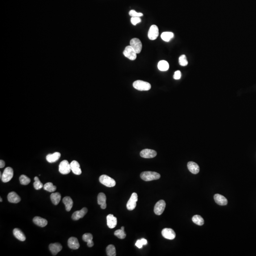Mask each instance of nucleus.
Segmentation results:
<instances>
[{"instance_id": "4468645a", "label": "nucleus", "mask_w": 256, "mask_h": 256, "mask_svg": "<svg viewBox=\"0 0 256 256\" xmlns=\"http://www.w3.org/2000/svg\"><path fill=\"white\" fill-rule=\"evenodd\" d=\"M107 223L108 227L113 229L117 225V218L114 217L113 214H109L107 216Z\"/></svg>"}, {"instance_id": "f704fd0d", "label": "nucleus", "mask_w": 256, "mask_h": 256, "mask_svg": "<svg viewBox=\"0 0 256 256\" xmlns=\"http://www.w3.org/2000/svg\"><path fill=\"white\" fill-rule=\"evenodd\" d=\"M114 235L120 239H124L126 237V234L124 232V230L121 229L117 230L114 232Z\"/></svg>"}, {"instance_id": "2eb2a0df", "label": "nucleus", "mask_w": 256, "mask_h": 256, "mask_svg": "<svg viewBox=\"0 0 256 256\" xmlns=\"http://www.w3.org/2000/svg\"><path fill=\"white\" fill-rule=\"evenodd\" d=\"M71 171L75 175H80L82 174V170L80 168L79 163L77 161L74 160L70 163Z\"/></svg>"}, {"instance_id": "79ce46f5", "label": "nucleus", "mask_w": 256, "mask_h": 256, "mask_svg": "<svg viewBox=\"0 0 256 256\" xmlns=\"http://www.w3.org/2000/svg\"><path fill=\"white\" fill-rule=\"evenodd\" d=\"M141 242H142V243H143V245H146L147 244L148 241L146 239L143 238V239H141Z\"/></svg>"}, {"instance_id": "5701e85b", "label": "nucleus", "mask_w": 256, "mask_h": 256, "mask_svg": "<svg viewBox=\"0 0 256 256\" xmlns=\"http://www.w3.org/2000/svg\"><path fill=\"white\" fill-rule=\"evenodd\" d=\"M33 222H34L36 225H37L38 226H40L41 227H44L47 224V220L44 219V218H41L40 217L36 216L33 218Z\"/></svg>"}, {"instance_id": "f8f14e48", "label": "nucleus", "mask_w": 256, "mask_h": 256, "mask_svg": "<svg viewBox=\"0 0 256 256\" xmlns=\"http://www.w3.org/2000/svg\"><path fill=\"white\" fill-rule=\"evenodd\" d=\"M156 152L155 150L150 149H144L141 151L140 155L142 158L145 159H151L156 156Z\"/></svg>"}, {"instance_id": "c03bdc74", "label": "nucleus", "mask_w": 256, "mask_h": 256, "mask_svg": "<svg viewBox=\"0 0 256 256\" xmlns=\"http://www.w3.org/2000/svg\"><path fill=\"white\" fill-rule=\"evenodd\" d=\"M2 175H1V172H0V176H1V177H2Z\"/></svg>"}, {"instance_id": "e433bc0d", "label": "nucleus", "mask_w": 256, "mask_h": 256, "mask_svg": "<svg viewBox=\"0 0 256 256\" xmlns=\"http://www.w3.org/2000/svg\"><path fill=\"white\" fill-rule=\"evenodd\" d=\"M129 15L132 17H140L143 16V14L141 12H137L134 10H131L129 12Z\"/></svg>"}, {"instance_id": "9b49d317", "label": "nucleus", "mask_w": 256, "mask_h": 256, "mask_svg": "<svg viewBox=\"0 0 256 256\" xmlns=\"http://www.w3.org/2000/svg\"><path fill=\"white\" fill-rule=\"evenodd\" d=\"M162 235L165 239L173 240L176 237V233L172 229L165 228L162 231Z\"/></svg>"}, {"instance_id": "423d86ee", "label": "nucleus", "mask_w": 256, "mask_h": 256, "mask_svg": "<svg viewBox=\"0 0 256 256\" xmlns=\"http://www.w3.org/2000/svg\"><path fill=\"white\" fill-rule=\"evenodd\" d=\"M123 54L125 57L131 60H134L136 59L137 54L130 46H128L125 47Z\"/></svg>"}, {"instance_id": "c756f323", "label": "nucleus", "mask_w": 256, "mask_h": 256, "mask_svg": "<svg viewBox=\"0 0 256 256\" xmlns=\"http://www.w3.org/2000/svg\"><path fill=\"white\" fill-rule=\"evenodd\" d=\"M192 221L195 224L199 226H202L204 224V219L199 215L194 216L192 218Z\"/></svg>"}, {"instance_id": "39448f33", "label": "nucleus", "mask_w": 256, "mask_h": 256, "mask_svg": "<svg viewBox=\"0 0 256 256\" xmlns=\"http://www.w3.org/2000/svg\"><path fill=\"white\" fill-rule=\"evenodd\" d=\"M71 171L70 164L69 163L68 161L64 160L61 162L59 165V171L61 174L67 175Z\"/></svg>"}, {"instance_id": "9d476101", "label": "nucleus", "mask_w": 256, "mask_h": 256, "mask_svg": "<svg viewBox=\"0 0 256 256\" xmlns=\"http://www.w3.org/2000/svg\"><path fill=\"white\" fill-rule=\"evenodd\" d=\"M159 35V30L158 26L156 25H152L150 27L148 30V36L150 40H154L158 38Z\"/></svg>"}, {"instance_id": "2f4dec72", "label": "nucleus", "mask_w": 256, "mask_h": 256, "mask_svg": "<svg viewBox=\"0 0 256 256\" xmlns=\"http://www.w3.org/2000/svg\"><path fill=\"white\" fill-rule=\"evenodd\" d=\"M57 187L55 185L51 182L47 183L44 185V189L49 192H53L55 191Z\"/></svg>"}, {"instance_id": "c85d7f7f", "label": "nucleus", "mask_w": 256, "mask_h": 256, "mask_svg": "<svg viewBox=\"0 0 256 256\" xmlns=\"http://www.w3.org/2000/svg\"><path fill=\"white\" fill-rule=\"evenodd\" d=\"M174 37V34L171 32H164L162 33L161 38L163 40L166 42L170 41Z\"/></svg>"}, {"instance_id": "ea45409f", "label": "nucleus", "mask_w": 256, "mask_h": 256, "mask_svg": "<svg viewBox=\"0 0 256 256\" xmlns=\"http://www.w3.org/2000/svg\"><path fill=\"white\" fill-rule=\"evenodd\" d=\"M135 245L137 247H138V248H142L143 244L141 240H137L136 242L135 243Z\"/></svg>"}, {"instance_id": "37998d69", "label": "nucleus", "mask_w": 256, "mask_h": 256, "mask_svg": "<svg viewBox=\"0 0 256 256\" xmlns=\"http://www.w3.org/2000/svg\"><path fill=\"white\" fill-rule=\"evenodd\" d=\"M121 229L122 230H124V227L122 226V227H121Z\"/></svg>"}, {"instance_id": "393cba45", "label": "nucleus", "mask_w": 256, "mask_h": 256, "mask_svg": "<svg viewBox=\"0 0 256 256\" xmlns=\"http://www.w3.org/2000/svg\"><path fill=\"white\" fill-rule=\"evenodd\" d=\"M63 202L64 204L65 207H66V210L67 211H70L71 210L72 208L73 205V201L72 199H71V197L69 196H66L63 199Z\"/></svg>"}, {"instance_id": "a878e982", "label": "nucleus", "mask_w": 256, "mask_h": 256, "mask_svg": "<svg viewBox=\"0 0 256 256\" xmlns=\"http://www.w3.org/2000/svg\"><path fill=\"white\" fill-rule=\"evenodd\" d=\"M93 236L92 234L89 233H85L83 235V240L84 242H87V246L89 247H92L94 245V243L93 242Z\"/></svg>"}, {"instance_id": "58836bf2", "label": "nucleus", "mask_w": 256, "mask_h": 256, "mask_svg": "<svg viewBox=\"0 0 256 256\" xmlns=\"http://www.w3.org/2000/svg\"><path fill=\"white\" fill-rule=\"evenodd\" d=\"M173 77L174 78L175 80H179V79H180L181 78V73L179 70L176 71L175 73H174Z\"/></svg>"}, {"instance_id": "f3484780", "label": "nucleus", "mask_w": 256, "mask_h": 256, "mask_svg": "<svg viewBox=\"0 0 256 256\" xmlns=\"http://www.w3.org/2000/svg\"><path fill=\"white\" fill-rule=\"evenodd\" d=\"M97 202L98 205H100L102 209H105L106 208V197L104 194L103 193L99 194L97 198Z\"/></svg>"}, {"instance_id": "72a5a7b5", "label": "nucleus", "mask_w": 256, "mask_h": 256, "mask_svg": "<svg viewBox=\"0 0 256 256\" xmlns=\"http://www.w3.org/2000/svg\"><path fill=\"white\" fill-rule=\"evenodd\" d=\"M34 180H35V182L33 184V185H34L35 189L36 190H40L41 188L44 187L42 183L40 181V180H39V179L37 176L34 177Z\"/></svg>"}, {"instance_id": "6ab92c4d", "label": "nucleus", "mask_w": 256, "mask_h": 256, "mask_svg": "<svg viewBox=\"0 0 256 256\" xmlns=\"http://www.w3.org/2000/svg\"><path fill=\"white\" fill-rule=\"evenodd\" d=\"M214 201L220 205H226L228 204V200L224 196L221 194H216L214 196Z\"/></svg>"}, {"instance_id": "c9c22d12", "label": "nucleus", "mask_w": 256, "mask_h": 256, "mask_svg": "<svg viewBox=\"0 0 256 256\" xmlns=\"http://www.w3.org/2000/svg\"><path fill=\"white\" fill-rule=\"evenodd\" d=\"M179 63L180 66H186L187 65L188 61L187 60V57L185 55H182L179 58Z\"/></svg>"}, {"instance_id": "ddd939ff", "label": "nucleus", "mask_w": 256, "mask_h": 256, "mask_svg": "<svg viewBox=\"0 0 256 256\" xmlns=\"http://www.w3.org/2000/svg\"><path fill=\"white\" fill-rule=\"evenodd\" d=\"M87 211L88 210L86 208H83L81 210L77 211L74 212L72 216V218L75 221L78 220L81 218H83L85 214H86Z\"/></svg>"}, {"instance_id": "1a4fd4ad", "label": "nucleus", "mask_w": 256, "mask_h": 256, "mask_svg": "<svg viewBox=\"0 0 256 256\" xmlns=\"http://www.w3.org/2000/svg\"><path fill=\"white\" fill-rule=\"evenodd\" d=\"M130 46L134 49L137 54H139L142 50V43L141 40L137 38L131 39L130 41Z\"/></svg>"}, {"instance_id": "4be33fe9", "label": "nucleus", "mask_w": 256, "mask_h": 256, "mask_svg": "<svg viewBox=\"0 0 256 256\" xmlns=\"http://www.w3.org/2000/svg\"><path fill=\"white\" fill-rule=\"evenodd\" d=\"M187 167L188 170L194 174H197L199 172V167L194 162H189L187 163Z\"/></svg>"}, {"instance_id": "a211bd4d", "label": "nucleus", "mask_w": 256, "mask_h": 256, "mask_svg": "<svg viewBox=\"0 0 256 256\" xmlns=\"http://www.w3.org/2000/svg\"><path fill=\"white\" fill-rule=\"evenodd\" d=\"M68 246L69 248L73 250H78L80 247L78 239L75 237H71L68 239Z\"/></svg>"}, {"instance_id": "473e14b6", "label": "nucleus", "mask_w": 256, "mask_h": 256, "mask_svg": "<svg viewBox=\"0 0 256 256\" xmlns=\"http://www.w3.org/2000/svg\"><path fill=\"white\" fill-rule=\"evenodd\" d=\"M30 179L28 176L24 175H22L20 176V183L23 185H28L30 182Z\"/></svg>"}, {"instance_id": "6e6552de", "label": "nucleus", "mask_w": 256, "mask_h": 256, "mask_svg": "<svg viewBox=\"0 0 256 256\" xmlns=\"http://www.w3.org/2000/svg\"><path fill=\"white\" fill-rule=\"evenodd\" d=\"M138 194L136 193H132L127 204V208L128 210L132 211L136 207V202L138 201Z\"/></svg>"}, {"instance_id": "f257e3e1", "label": "nucleus", "mask_w": 256, "mask_h": 256, "mask_svg": "<svg viewBox=\"0 0 256 256\" xmlns=\"http://www.w3.org/2000/svg\"><path fill=\"white\" fill-rule=\"evenodd\" d=\"M141 178L145 181H150L160 178L159 174L152 171H145L141 174Z\"/></svg>"}, {"instance_id": "412c9836", "label": "nucleus", "mask_w": 256, "mask_h": 256, "mask_svg": "<svg viewBox=\"0 0 256 256\" xmlns=\"http://www.w3.org/2000/svg\"><path fill=\"white\" fill-rule=\"evenodd\" d=\"M61 154L58 152L53 154H49L46 156V159L49 163H54L60 159Z\"/></svg>"}, {"instance_id": "cd10ccee", "label": "nucleus", "mask_w": 256, "mask_h": 256, "mask_svg": "<svg viewBox=\"0 0 256 256\" xmlns=\"http://www.w3.org/2000/svg\"><path fill=\"white\" fill-rule=\"evenodd\" d=\"M61 197V196L60 194L59 193H52L50 196V199H51L52 202L53 204L56 205H57L59 204V202L60 201Z\"/></svg>"}, {"instance_id": "aec40b11", "label": "nucleus", "mask_w": 256, "mask_h": 256, "mask_svg": "<svg viewBox=\"0 0 256 256\" xmlns=\"http://www.w3.org/2000/svg\"><path fill=\"white\" fill-rule=\"evenodd\" d=\"M8 201L10 202L17 204L20 202L21 198L15 192H12L10 193L8 195Z\"/></svg>"}, {"instance_id": "bb28decb", "label": "nucleus", "mask_w": 256, "mask_h": 256, "mask_svg": "<svg viewBox=\"0 0 256 256\" xmlns=\"http://www.w3.org/2000/svg\"><path fill=\"white\" fill-rule=\"evenodd\" d=\"M158 67L160 71H165L168 70L170 65L167 61L161 60L158 63Z\"/></svg>"}, {"instance_id": "f03ea898", "label": "nucleus", "mask_w": 256, "mask_h": 256, "mask_svg": "<svg viewBox=\"0 0 256 256\" xmlns=\"http://www.w3.org/2000/svg\"><path fill=\"white\" fill-rule=\"evenodd\" d=\"M133 86L139 91H148L151 88V84L147 82L142 80H137L133 83Z\"/></svg>"}, {"instance_id": "dca6fc26", "label": "nucleus", "mask_w": 256, "mask_h": 256, "mask_svg": "<svg viewBox=\"0 0 256 256\" xmlns=\"http://www.w3.org/2000/svg\"><path fill=\"white\" fill-rule=\"evenodd\" d=\"M49 248L54 256L57 255L62 249V246L59 243H51L49 246Z\"/></svg>"}, {"instance_id": "4c0bfd02", "label": "nucleus", "mask_w": 256, "mask_h": 256, "mask_svg": "<svg viewBox=\"0 0 256 256\" xmlns=\"http://www.w3.org/2000/svg\"><path fill=\"white\" fill-rule=\"evenodd\" d=\"M130 21L133 25H136L137 24L141 23V19L139 17H131Z\"/></svg>"}, {"instance_id": "a18cd8bd", "label": "nucleus", "mask_w": 256, "mask_h": 256, "mask_svg": "<svg viewBox=\"0 0 256 256\" xmlns=\"http://www.w3.org/2000/svg\"><path fill=\"white\" fill-rule=\"evenodd\" d=\"M0 200H1V201H0V202H1L3 201V199H2V198H1H1H0Z\"/></svg>"}, {"instance_id": "7c9ffc66", "label": "nucleus", "mask_w": 256, "mask_h": 256, "mask_svg": "<svg viewBox=\"0 0 256 256\" xmlns=\"http://www.w3.org/2000/svg\"><path fill=\"white\" fill-rule=\"evenodd\" d=\"M107 255L108 256H115L116 253L115 247L113 245H109L106 248Z\"/></svg>"}, {"instance_id": "a19ab883", "label": "nucleus", "mask_w": 256, "mask_h": 256, "mask_svg": "<svg viewBox=\"0 0 256 256\" xmlns=\"http://www.w3.org/2000/svg\"><path fill=\"white\" fill-rule=\"evenodd\" d=\"M5 165V162L3 160H0V168H3L4 167V166Z\"/></svg>"}, {"instance_id": "0eeeda50", "label": "nucleus", "mask_w": 256, "mask_h": 256, "mask_svg": "<svg viewBox=\"0 0 256 256\" xmlns=\"http://www.w3.org/2000/svg\"><path fill=\"white\" fill-rule=\"evenodd\" d=\"M166 204L163 200L158 201L155 205L154 211L155 214L158 216H160L163 213L165 209Z\"/></svg>"}, {"instance_id": "7ed1b4c3", "label": "nucleus", "mask_w": 256, "mask_h": 256, "mask_svg": "<svg viewBox=\"0 0 256 256\" xmlns=\"http://www.w3.org/2000/svg\"><path fill=\"white\" fill-rule=\"evenodd\" d=\"M100 182L109 187H114L116 185V182L113 178L106 175H102L99 177Z\"/></svg>"}, {"instance_id": "b1692460", "label": "nucleus", "mask_w": 256, "mask_h": 256, "mask_svg": "<svg viewBox=\"0 0 256 256\" xmlns=\"http://www.w3.org/2000/svg\"><path fill=\"white\" fill-rule=\"evenodd\" d=\"M13 233L15 237L20 241L24 242L26 240L25 235L23 233V231H21V230H20L19 229H14L13 231Z\"/></svg>"}, {"instance_id": "20e7f679", "label": "nucleus", "mask_w": 256, "mask_h": 256, "mask_svg": "<svg viewBox=\"0 0 256 256\" xmlns=\"http://www.w3.org/2000/svg\"><path fill=\"white\" fill-rule=\"evenodd\" d=\"M13 176V170L11 167H7L3 172L1 180L3 182L7 183L10 181Z\"/></svg>"}]
</instances>
